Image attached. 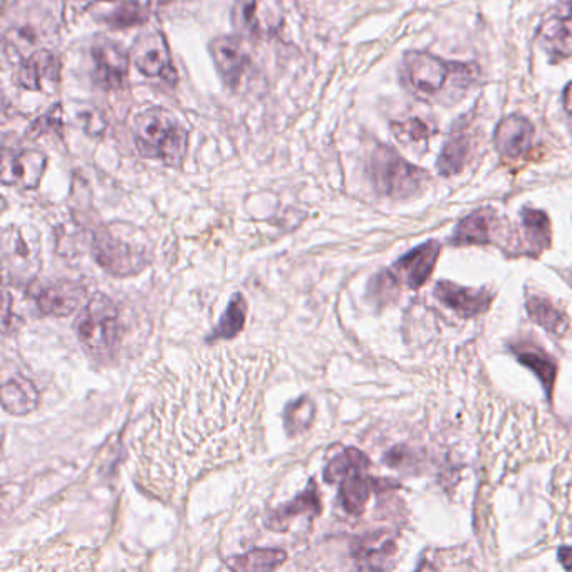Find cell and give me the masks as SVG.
Wrapping results in <instances>:
<instances>
[{
  "instance_id": "cell-1",
  "label": "cell",
  "mask_w": 572,
  "mask_h": 572,
  "mask_svg": "<svg viewBox=\"0 0 572 572\" xmlns=\"http://www.w3.org/2000/svg\"><path fill=\"white\" fill-rule=\"evenodd\" d=\"M478 74L477 64L445 61L422 51L407 52L401 64L407 88L430 103H457L477 83Z\"/></svg>"
},
{
  "instance_id": "cell-2",
  "label": "cell",
  "mask_w": 572,
  "mask_h": 572,
  "mask_svg": "<svg viewBox=\"0 0 572 572\" xmlns=\"http://www.w3.org/2000/svg\"><path fill=\"white\" fill-rule=\"evenodd\" d=\"M136 150L148 160L181 169L188 151V132L165 108H148L133 120Z\"/></svg>"
},
{
  "instance_id": "cell-3",
  "label": "cell",
  "mask_w": 572,
  "mask_h": 572,
  "mask_svg": "<svg viewBox=\"0 0 572 572\" xmlns=\"http://www.w3.org/2000/svg\"><path fill=\"white\" fill-rule=\"evenodd\" d=\"M368 175L374 190L389 199H410L420 194L430 181L428 172L411 165L385 145L374 148L371 153Z\"/></svg>"
},
{
  "instance_id": "cell-4",
  "label": "cell",
  "mask_w": 572,
  "mask_h": 572,
  "mask_svg": "<svg viewBox=\"0 0 572 572\" xmlns=\"http://www.w3.org/2000/svg\"><path fill=\"white\" fill-rule=\"evenodd\" d=\"M120 311L113 299L98 293L86 302L76 321L74 331L77 339L91 352H107L117 338Z\"/></svg>"
},
{
  "instance_id": "cell-5",
  "label": "cell",
  "mask_w": 572,
  "mask_h": 572,
  "mask_svg": "<svg viewBox=\"0 0 572 572\" xmlns=\"http://www.w3.org/2000/svg\"><path fill=\"white\" fill-rule=\"evenodd\" d=\"M92 258L116 277L140 274L150 262L145 247L117 239L108 228H100L92 235Z\"/></svg>"
},
{
  "instance_id": "cell-6",
  "label": "cell",
  "mask_w": 572,
  "mask_h": 572,
  "mask_svg": "<svg viewBox=\"0 0 572 572\" xmlns=\"http://www.w3.org/2000/svg\"><path fill=\"white\" fill-rule=\"evenodd\" d=\"M133 63L136 70L150 79H163L169 85H176L175 66L170 54L165 34L158 29L144 30L136 37L132 49Z\"/></svg>"
},
{
  "instance_id": "cell-7",
  "label": "cell",
  "mask_w": 572,
  "mask_h": 572,
  "mask_svg": "<svg viewBox=\"0 0 572 572\" xmlns=\"http://www.w3.org/2000/svg\"><path fill=\"white\" fill-rule=\"evenodd\" d=\"M2 262L8 277L15 283H29L41 269V247L36 237H27L21 228L8 227L2 234Z\"/></svg>"
},
{
  "instance_id": "cell-8",
  "label": "cell",
  "mask_w": 572,
  "mask_h": 572,
  "mask_svg": "<svg viewBox=\"0 0 572 572\" xmlns=\"http://www.w3.org/2000/svg\"><path fill=\"white\" fill-rule=\"evenodd\" d=\"M512 243L514 240L506 234V225L494 209H481L470 213L459 222L456 232L451 235V246L456 247L496 244L502 249L506 247L507 250H510Z\"/></svg>"
},
{
  "instance_id": "cell-9",
  "label": "cell",
  "mask_w": 572,
  "mask_h": 572,
  "mask_svg": "<svg viewBox=\"0 0 572 572\" xmlns=\"http://www.w3.org/2000/svg\"><path fill=\"white\" fill-rule=\"evenodd\" d=\"M48 169L45 151L34 148H4L2 154V184L8 187L34 190L41 184Z\"/></svg>"
},
{
  "instance_id": "cell-10",
  "label": "cell",
  "mask_w": 572,
  "mask_h": 572,
  "mask_svg": "<svg viewBox=\"0 0 572 572\" xmlns=\"http://www.w3.org/2000/svg\"><path fill=\"white\" fill-rule=\"evenodd\" d=\"M92 79L104 91H120L128 79L129 54L110 39H98L91 48Z\"/></svg>"
},
{
  "instance_id": "cell-11",
  "label": "cell",
  "mask_w": 572,
  "mask_h": 572,
  "mask_svg": "<svg viewBox=\"0 0 572 572\" xmlns=\"http://www.w3.org/2000/svg\"><path fill=\"white\" fill-rule=\"evenodd\" d=\"M537 41L552 63L572 55V0L547 14L537 30Z\"/></svg>"
},
{
  "instance_id": "cell-12",
  "label": "cell",
  "mask_w": 572,
  "mask_h": 572,
  "mask_svg": "<svg viewBox=\"0 0 572 572\" xmlns=\"http://www.w3.org/2000/svg\"><path fill=\"white\" fill-rule=\"evenodd\" d=\"M209 51L224 85L231 89L239 88L250 66L249 54L244 51L243 42L237 37H215L210 42Z\"/></svg>"
},
{
  "instance_id": "cell-13",
  "label": "cell",
  "mask_w": 572,
  "mask_h": 572,
  "mask_svg": "<svg viewBox=\"0 0 572 572\" xmlns=\"http://www.w3.org/2000/svg\"><path fill=\"white\" fill-rule=\"evenodd\" d=\"M17 85L27 91H46L61 82V61L49 49H37L18 66Z\"/></svg>"
},
{
  "instance_id": "cell-14",
  "label": "cell",
  "mask_w": 572,
  "mask_h": 572,
  "mask_svg": "<svg viewBox=\"0 0 572 572\" xmlns=\"http://www.w3.org/2000/svg\"><path fill=\"white\" fill-rule=\"evenodd\" d=\"M440 250L442 246L437 240H430L405 253L400 261L395 262L391 272L398 283L407 284L411 290L420 289L433 274Z\"/></svg>"
},
{
  "instance_id": "cell-15",
  "label": "cell",
  "mask_w": 572,
  "mask_h": 572,
  "mask_svg": "<svg viewBox=\"0 0 572 572\" xmlns=\"http://www.w3.org/2000/svg\"><path fill=\"white\" fill-rule=\"evenodd\" d=\"M534 125L522 114H509L497 125L494 145L503 160H519L531 150Z\"/></svg>"
},
{
  "instance_id": "cell-16",
  "label": "cell",
  "mask_w": 572,
  "mask_h": 572,
  "mask_svg": "<svg viewBox=\"0 0 572 572\" xmlns=\"http://www.w3.org/2000/svg\"><path fill=\"white\" fill-rule=\"evenodd\" d=\"M86 298L85 287L74 281H55L36 294V306L45 315L66 318L73 314Z\"/></svg>"
},
{
  "instance_id": "cell-17",
  "label": "cell",
  "mask_w": 572,
  "mask_h": 572,
  "mask_svg": "<svg viewBox=\"0 0 572 572\" xmlns=\"http://www.w3.org/2000/svg\"><path fill=\"white\" fill-rule=\"evenodd\" d=\"M435 296L444 302L447 308L453 309L462 318H475L482 312L488 311L494 296L487 289H469V287L457 286V284L442 281L435 287Z\"/></svg>"
},
{
  "instance_id": "cell-18",
  "label": "cell",
  "mask_w": 572,
  "mask_h": 572,
  "mask_svg": "<svg viewBox=\"0 0 572 572\" xmlns=\"http://www.w3.org/2000/svg\"><path fill=\"white\" fill-rule=\"evenodd\" d=\"M522 239L518 240L514 250L518 256L525 253L537 258L544 250L549 249L552 240V227L549 216L543 210L527 209L521 212Z\"/></svg>"
},
{
  "instance_id": "cell-19",
  "label": "cell",
  "mask_w": 572,
  "mask_h": 572,
  "mask_svg": "<svg viewBox=\"0 0 572 572\" xmlns=\"http://www.w3.org/2000/svg\"><path fill=\"white\" fill-rule=\"evenodd\" d=\"M321 512H323V503H321L315 482L311 481L296 499L284 503L279 509H275L274 512L269 514L268 527L272 529V531L283 532L289 527L293 519L298 518V515H320Z\"/></svg>"
},
{
  "instance_id": "cell-20",
  "label": "cell",
  "mask_w": 572,
  "mask_h": 572,
  "mask_svg": "<svg viewBox=\"0 0 572 572\" xmlns=\"http://www.w3.org/2000/svg\"><path fill=\"white\" fill-rule=\"evenodd\" d=\"M232 26L250 39H262L277 27L272 26L265 18V9L261 0H237L232 8Z\"/></svg>"
},
{
  "instance_id": "cell-21",
  "label": "cell",
  "mask_w": 572,
  "mask_h": 572,
  "mask_svg": "<svg viewBox=\"0 0 572 572\" xmlns=\"http://www.w3.org/2000/svg\"><path fill=\"white\" fill-rule=\"evenodd\" d=\"M370 467H360L346 473L339 481V503L351 515H360L370 500L374 481L368 475Z\"/></svg>"
},
{
  "instance_id": "cell-22",
  "label": "cell",
  "mask_w": 572,
  "mask_h": 572,
  "mask_svg": "<svg viewBox=\"0 0 572 572\" xmlns=\"http://www.w3.org/2000/svg\"><path fill=\"white\" fill-rule=\"evenodd\" d=\"M473 153V136L467 128H457L448 136L442 148L440 157L437 160L438 173L442 176L459 175L465 169L467 162Z\"/></svg>"
},
{
  "instance_id": "cell-23",
  "label": "cell",
  "mask_w": 572,
  "mask_h": 572,
  "mask_svg": "<svg viewBox=\"0 0 572 572\" xmlns=\"http://www.w3.org/2000/svg\"><path fill=\"white\" fill-rule=\"evenodd\" d=\"M514 352L521 364L529 368L543 383L547 400H552V391H555L556 378H558V363L546 351L529 343L514 346Z\"/></svg>"
},
{
  "instance_id": "cell-24",
  "label": "cell",
  "mask_w": 572,
  "mask_h": 572,
  "mask_svg": "<svg viewBox=\"0 0 572 572\" xmlns=\"http://www.w3.org/2000/svg\"><path fill=\"white\" fill-rule=\"evenodd\" d=\"M39 391L30 380L12 376L2 386V407L15 416L33 413L39 407Z\"/></svg>"
},
{
  "instance_id": "cell-25",
  "label": "cell",
  "mask_w": 572,
  "mask_h": 572,
  "mask_svg": "<svg viewBox=\"0 0 572 572\" xmlns=\"http://www.w3.org/2000/svg\"><path fill=\"white\" fill-rule=\"evenodd\" d=\"M397 544L393 543L386 534H370L358 543L355 549V561L361 569H385L386 561L393 558Z\"/></svg>"
},
{
  "instance_id": "cell-26",
  "label": "cell",
  "mask_w": 572,
  "mask_h": 572,
  "mask_svg": "<svg viewBox=\"0 0 572 572\" xmlns=\"http://www.w3.org/2000/svg\"><path fill=\"white\" fill-rule=\"evenodd\" d=\"M527 312L532 320L555 336H564L569 331L568 315L546 296L529 294Z\"/></svg>"
},
{
  "instance_id": "cell-27",
  "label": "cell",
  "mask_w": 572,
  "mask_h": 572,
  "mask_svg": "<svg viewBox=\"0 0 572 572\" xmlns=\"http://www.w3.org/2000/svg\"><path fill=\"white\" fill-rule=\"evenodd\" d=\"M95 17L111 29H132L147 23L148 9L138 0H122L108 11L95 12Z\"/></svg>"
},
{
  "instance_id": "cell-28",
  "label": "cell",
  "mask_w": 572,
  "mask_h": 572,
  "mask_svg": "<svg viewBox=\"0 0 572 572\" xmlns=\"http://www.w3.org/2000/svg\"><path fill=\"white\" fill-rule=\"evenodd\" d=\"M247 320V302L243 294L237 293L232 296L227 309L222 314L221 321L213 329L209 341H219V339H232L244 329Z\"/></svg>"
},
{
  "instance_id": "cell-29",
  "label": "cell",
  "mask_w": 572,
  "mask_h": 572,
  "mask_svg": "<svg viewBox=\"0 0 572 572\" xmlns=\"http://www.w3.org/2000/svg\"><path fill=\"white\" fill-rule=\"evenodd\" d=\"M283 549H253L247 555L232 559V569L237 571H272L286 562Z\"/></svg>"
},
{
  "instance_id": "cell-30",
  "label": "cell",
  "mask_w": 572,
  "mask_h": 572,
  "mask_svg": "<svg viewBox=\"0 0 572 572\" xmlns=\"http://www.w3.org/2000/svg\"><path fill=\"white\" fill-rule=\"evenodd\" d=\"M314 415L315 407L311 398L302 397L293 401V403L287 405L286 411H284L286 432L289 433L290 437L308 432L311 428Z\"/></svg>"
},
{
  "instance_id": "cell-31",
  "label": "cell",
  "mask_w": 572,
  "mask_h": 572,
  "mask_svg": "<svg viewBox=\"0 0 572 572\" xmlns=\"http://www.w3.org/2000/svg\"><path fill=\"white\" fill-rule=\"evenodd\" d=\"M360 467H370V459L358 448H346L339 456L334 457L324 470V481L327 484H336L341 481L346 473Z\"/></svg>"
},
{
  "instance_id": "cell-32",
  "label": "cell",
  "mask_w": 572,
  "mask_h": 572,
  "mask_svg": "<svg viewBox=\"0 0 572 572\" xmlns=\"http://www.w3.org/2000/svg\"><path fill=\"white\" fill-rule=\"evenodd\" d=\"M391 132L400 144L416 147V145H426L435 133V128L422 117H410L405 122H391Z\"/></svg>"
},
{
  "instance_id": "cell-33",
  "label": "cell",
  "mask_w": 572,
  "mask_h": 572,
  "mask_svg": "<svg viewBox=\"0 0 572 572\" xmlns=\"http://www.w3.org/2000/svg\"><path fill=\"white\" fill-rule=\"evenodd\" d=\"M29 133L33 136L48 135H63V107L61 104H54L49 108L42 116L36 117L30 123Z\"/></svg>"
},
{
  "instance_id": "cell-34",
  "label": "cell",
  "mask_w": 572,
  "mask_h": 572,
  "mask_svg": "<svg viewBox=\"0 0 572 572\" xmlns=\"http://www.w3.org/2000/svg\"><path fill=\"white\" fill-rule=\"evenodd\" d=\"M559 562H561L562 568L571 571L572 569V549L571 547H561L558 552Z\"/></svg>"
},
{
  "instance_id": "cell-35",
  "label": "cell",
  "mask_w": 572,
  "mask_h": 572,
  "mask_svg": "<svg viewBox=\"0 0 572 572\" xmlns=\"http://www.w3.org/2000/svg\"><path fill=\"white\" fill-rule=\"evenodd\" d=\"M562 101H564L565 111L572 116V82L565 86L564 95H562Z\"/></svg>"
},
{
  "instance_id": "cell-36",
  "label": "cell",
  "mask_w": 572,
  "mask_h": 572,
  "mask_svg": "<svg viewBox=\"0 0 572 572\" xmlns=\"http://www.w3.org/2000/svg\"><path fill=\"white\" fill-rule=\"evenodd\" d=\"M96 2H103V0H96Z\"/></svg>"
}]
</instances>
